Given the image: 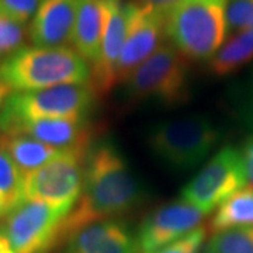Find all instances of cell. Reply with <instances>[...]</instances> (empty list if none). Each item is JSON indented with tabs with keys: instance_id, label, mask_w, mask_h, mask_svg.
I'll use <instances>...</instances> for the list:
<instances>
[{
	"instance_id": "1",
	"label": "cell",
	"mask_w": 253,
	"mask_h": 253,
	"mask_svg": "<svg viewBox=\"0 0 253 253\" xmlns=\"http://www.w3.org/2000/svg\"><path fill=\"white\" fill-rule=\"evenodd\" d=\"M145 189L123 152L109 141L91 145L83 168V187L63 222L62 241L84 226L120 217L141 206Z\"/></svg>"
},
{
	"instance_id": "2",
	"label": "cell",
	"mask_w": 253,
	"mask_h": 253,
	"mask_svg": "<svg viewBox=\"0 0 253 253\" xmlns=\"http://www.w3.org/2000/svg\"><path fill=\"white\" fill-rule=\"evenodd\" d=\"M0 81L14 93L90 81V66L71 46H23L0 62Z\"/></svg>"
},
{
	"instance_id": "3",
	"label": "cell",
	"mask_w": 253,
	"mask_h": 253,
	"mask_svg": "<svg viewBox=\"0 0 253 253\" xmlns=\"http://www.w3.org/2000/svg\"><path fill=\"white\" fill-rule=\"evenodd\" d=\"M226 0H181L165 14V36L189 61H210L228 34Z\"/></svg>"
},
{
	"instance_id": "4",
	"label": "cell",
	"mask_w": 253,
	"mask_h": 253,
	"mask_svg": "<svg viewBox=\"0 0 253 253\" xmlns=\"http://www.w3.org/2000/svg\"><path fill=\"white\" fill-rule=\"evenodd\" d=\"M124 99L129 104H184L190 99V61L170 42H163L124 82Z\"/></svg>"
},
{
	"instance_id": "5",
	"label": "cell",
	"mask_w": 253,
	"mask_h": 253,
	"mask_svg": "<svg viewBox=\"0 0 253 253\" xmlns=\"http://www.w3.org/2000/svg\"><path fill=\"white\" fill-rule=\"evenodd\" d=\"M96 94L90 83L61 84L49 89L11 93L0 110V134L7 135L16 126L37 120L87 118Z\"/></svg>"
},
{
	"instance_id": "6",
	"label": "cell",
	"mask_w": 253,
	"mask_h": 253,
	"mask_svg": "<svg viewBox=\"0 0 253 253\" xmlns=\"http://www.w3.org/2000/svg\"><path fill=\"white\" fill-rule=\"evenodd\" d=\"M218 138L217 128L210 118L191 114L152 126L146 136V145L165 166L184 172L204 161Z\"/></svg>"
},
{
	"instance_id": "7",
	"label": "cell",
	"mask_w": 253,
	"mask_h": 253,
	"mask_svg": "<svg viewBox=\"0 0 253 253\" xmlns=\"http://www.w3.org/2000/svg\"><path fill=\"white\" fill-rule=\"evenodd\" d=\"M69 211L33 200H23L3 218L0 232L14 253H46L62 241Z\"/></svg>"
},
{
	"instance_id": "8",
	"label": "cell",
	"mask_w": 253,
	"mask_h": 253,
	"mask_svg": "<svg viewBox=\"0 0 253 253\" xmlns=\"http://www.w3.org/2000/svg\"><path fill=\"white\" fill-rule=\"evenodd\" d=\"M248 184L241 149L224 146L181 190V200L211 214Z\"/></svg>"
},
{
	"instance_id": "9",
	"label": "cell",
	"mask_w": 253,
	"mask_h": 253,
	"mask_svg": "<svg viewBox=\"0 0 253 253\" xmlns=\"http://www.w3.org/2000/svg\"><path fill=\"white\" fill-rule=\"evenodd\" d=\"M89 149H71L36 172L23 176V200L72 211L82 194L83 168Z\"/></svg>"
},
{
	"instance_id": "10",
	"label": "cell",
	"mask_w": 253,
	"mask_h": 253,
	"mask_svg": "<svg viewBox=\"0 0 253 253\" xmlns=\"http://www.w3.org/2000/svg\"><path fill=\"white\" fill-rule=\"evenodd\" d=\"M163 42H166L165 13L131 0L129 27L116 68L117 84L124 83Z\"/></svg>"
},
{
	"instance_id": "11",
	"label": "cell",
	"mask_w": 253,
	"mask_h": 253,
	"mask_svg": "<svg viewBox=\"0 0 253 253\" xmlns=\"http://www.w3.org/2000/svg\"><path fill=\"white\" fill-rule=\"evenodd\" d=\"M106 23L97 61L90 65L91 89L96 97L106 96L117 84L116 68L126 42L131 18V1L104 0Z\"/></svg>"
},
{
	"instance_id": "12",
	"label": "cell",
	"mask_w": 253,
	"mask_h": 253,
	"mask_svg": "<svg viewBox=\"0 0 253 253\" xmlns=\"http://www.w3.org/2000/svg\"><path fill=\"white\" fill-rule=\"evenodd\" d=\"M207 214L186 201L161 206L148 214L138 229V244L142 253H151L172 244L200 228Z\"/></svg>"
},
{
	"instance_id": "13",
	"label": "cell",
	"mask_w": 253,
	"mask_h": 253,
	"mask_svg": "<svg viewBox=\"0 0 253 253\" xmlns=\"http://www.w3.org/2000/svg\"><path fill=\"white\" fill-rule=\"evenodd\" d=\"M78 0H42L28 26V40L34 46L72 45Z\"/></svg>"
},
{
	"instance_id": "14",
	"label": "cell",
	"mask_w": 253,
	"mask_h": 253,
	"mask_svg": "<svg viewBox=\"0 0 253 253\" xmlns=\"http://www.w3.org/2000/svg\"><path fill=\"white\" fill-rule=\"evenodd\" d=\"M68 253H139L135 234L120 219L84 226L68 239Z\"/></svg>"
},
{
	"instance_id": "15",
	"label": "cell",
	"mask_w": 253,
	"mask_h": 253,
	"mask_svg": "<svg viewBox=\"0 0 253 253\" xmlns=\"http://www.w3.org/2000/svg\"><path fill=\"white\" fill-rule=\"evenodd\" d=\"M7 135L30 136L58 149H89L94 131L87 118H58L28 121Z\"/></svg>"
},
{
	"instance_id": "16",
	"label": "cell",
	"mask_w": 253,
	"mask_h": 253,
	"mask_svg": "<svg viewBox=\"0 0 253 253\" xmlns=\"http://www.w3.org/2000/svg\"><path fill=\"white\" fill-rule=\"evenodd\" d=\"M106 23L104 0H78L72 46L89 63L97 61Z\"/></svg>"
},
{
	"instance_id": "17",
	"label": "cell",
	"mask_w": 253,
	"mask_h": 253,
	"mask_svg": "<svg viewBox=\"0 0 253 253\" xmlns=\"http://www.w3.org/2000/svg\"><path fill=\"white\" fill-rule=\"evenodd\" d=\"M0 145L24 174L36 172L46 163L61 158L71 149H58L26 135H1Z\"/></svg>"
},
{
	"instance_id": "18",
	"label": "cell",
	"mask_w": 253,
	"mask_h": 253,
	"mask_svg": "<svg viewBox=\"0 0 253 253\" xmlns=\"http://www.w3.org/2000/svg\"><path fill=\"white\" fill-rule=\"evenodd\" d=\"M253 61V30L235 33L208 62L210 71L218 78L229 76Z\"/></svg>"
},
{
	"instance_id": "19",
	"label": "cell",
	"mask_w": 253,
	"mask_h": 253,
	"mask_svg": "<svg viewBox=\"0 0 253 253\" xmlns=\"http://www.w3.org/2000/svg\"><path fill=\"white\" fill-rule=\"evenodd\" d=\"M210 228L214 234L232 228H253L252 186H245L244 189L225 200L215 210Z\"/></svg>"
},
{
	"instance_id": "20",
	"label": "cell",
	"mask_w": 253,
	"mask_h": 253,
	"mask_svg": "<svg viewBox=\"0 0 253 253\" xmlns=\"http://www.w3.org/2000/svg\"><path fill=\"white\" fill-rule=\"evenodd\" d=\"M200 253H253V228H232L215 232Z\"/></svg>"
},
{
	"instance_id": "21",
	"label": "cell",
	"mask_w": 253,
	"mask_h": 253,
	"mask_svg": "<svg viewBox=\"0 0 253 253\" xmlns=\"http://www.w3.org/2000/svg\"><path fill=\"white\" fill-rule=\"evenodd\" d=\"M23 173L0 145V206L7 212L21 201Z\"/></svg>"
},
{
	"instance_id": "22",
	"label": "cell",
	"mask_w": 253,
	"mask_h": 253,
	"mask_svg": "<svg viewBox=\"0 0 253 253\" xmlns=\"http://www.w3.org/2000/svg\"><path fill=\"white\" fill-rule=\"evenodd\" d=\"M28 38V27L23 23L14 21L11 18L0 14V59L21 49Z\"/></svg>"
},
{
	"instance_id": "23",
	"label": "cell",
	"mask_w": 253,
	"mask_h": 253,
	"mask_svg": "<svg viewBox=\"0 0 253 253\" xmlns=\"http://www.w3.org/2000/svg\"><path fill=\"white\" fill-rule=\"evenodd\" d=\"M228 33L253 30V0H226Z\"/></svg>"
},
{
	"instance_id": "24",
	"label": "cell",
	"mask_w": 253,
	"mask_h": 253,
	"mask_svg": "<svg viewBox=\"0 0 253 253\" xmlns=\"http://www.w3.org/2000/svg\"><path fill=\"white\" fill-rule=\"evenodd\" d=\"M42 0H0V14L26 24L36 14Z\"/></svg>"
},
{
	"instance_id": "25",
	"label": "cell",
	"mask_w": 253,
	"mask_h": 253,
	"mask_svg": "<svg viewBox=\"0 0 253 253\" xmlns=\"http://www.w3.org/2000/svg\"><path fill=\"white\" fill-rule=\"evenodd\" d=\"M206 235H207L206 228H197L196 231L190 232L189 235L183 236L172 244L166 245L151 253H200L206 242Z\"/></svg>"
},
{
	"instance_id": "26",
	"label": "cell",
	"mask_w": 253,
	"mask_h": 253,
	"mask_svg": "<svg viewBox=\"0 0 253 253\" xmlns=\"http://www.w3.org/2000/svg\"><path fill=\"white\" fill-rule=\"evenodd\" d=\"M241 154H242V159H244L248 183L253 187V136L245 141L244 146L241 149Z\"/></svg>"
},
{
	"instance_id": "27",
	"label": "cell",
	"mask_w": 253,
	"mask_h": 253,
	"mask_svg": "<svg viewBox=\"0 0 253 253\" xmlns=\"http://www.w3.org/2000/svg\"><path fill=\"white\" fill-rule=\"evenodd\" d=\"M132 1H135L138 4H142V6L152 7V9L166 14L172 7L179 4L181 0H132Z\"/></svg>"
},
{
	"instance_id": "28",
	"label": "cell",
	"mask_w": 253,
	"mask_h": 253,
	"mask_svg": "<svg viewBox=\"0 0 253 253\" xmlns=\"http://www.w3.org/2000/svg\"><path fill=\"white\" fill-rule=\"evenodd\" d=\"M10 94H11V90H10L9 87H7L3 82L0 81V110H1L4 101L7 100V97H9Z\"/></svg>"
},
{
	"instance_id": "29",
	"label": "cell",
	"mask_w": 253,
	"mask_h": 253,
	"mask_svg": "<svg viewBox=\"0 0 253 253\" xmlns=\"http://www.w3.org/2000/svg\"><path fill=\"white\" fill-rule=\"evenodd\" d=\"M0 253H14L11 245L9 244L7 238L0 232Z\"/></svg>"
},
{
	"instance_id": "30",
	"label": "cell",
	"mask_w": 253,
	"mask_h": 253,
	"mask_svg": "<svg viewBox=\"0 0 253 253\" xmlns=\"http://www.w3.org/2000/svg\"><path fill=\"white\" fill-rule=\"evenodd\" d=\"M6 214H7V211H6L4 208H3V207H1V206H0V219H3V218H4V215H6Z\"/></svg>"
}]
</instances>
